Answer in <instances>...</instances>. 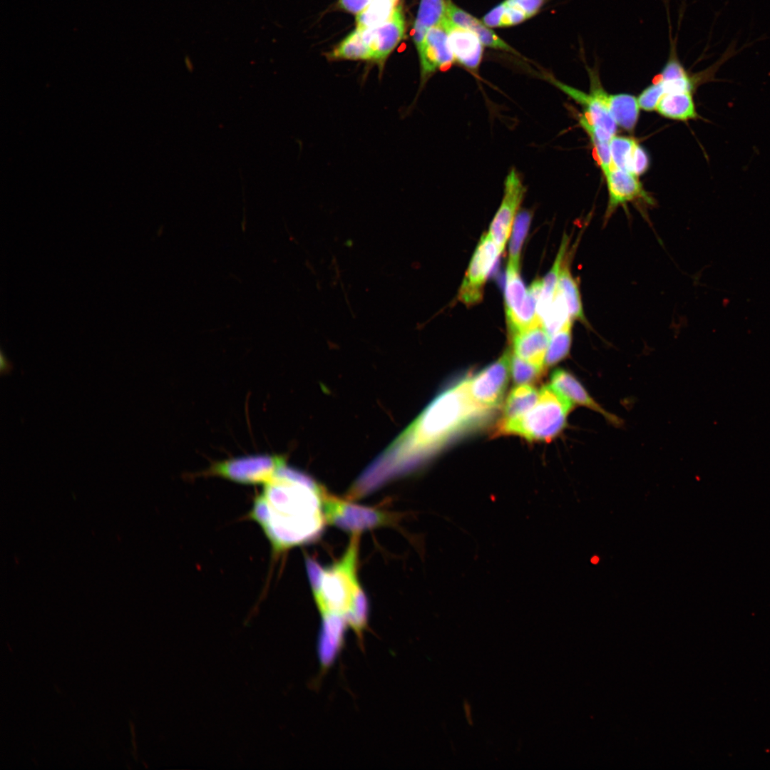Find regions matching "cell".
<instances>
[{"mask_svg": "<svg viewBox=\"0 0 770 770\" xmlns=\"http://www.w3.org/2000/svg\"><path fill=\"white\" fill-rule=\"evenodd\" d=\"M468 378L444 389L355 481L350 495L359 499L425 463L458 438L483 428L496 409L476 403Z\"/></svg>", "mask_w": 770, "mask_h": 770, "instance_id": "obj_1", "label": "cell"}, {"mask_svg": "<svg viewBox=\"0 0 770 770\" xmlns=\"http://www.w3.org/2000/svg\"><path fill=\"white\" fill-rule=\"evenodd\" d=\"M256 498L250 516L262 527L275 553L317 540L327 523V492L302 471L282 466Z\"/></svg>", "mask_w": 770, "mask_h": 770, "instance_id": "obj_2", "label": "cell"}, {"mask_svg": "<svg viewBox=\"0 0 770 770\" xmlns=\"http://www.w3.org/2000/svg\"><path fill=\"white\" fill-rule=\"evenodd\" d=\"M359 534H352L341 558L323 568L307 557L306 567L322 620L339 619L361 633L368 617V600L357 575Z\"/></svg>", "mask_w": 770, "mask_h": 770, "instance_id": "obj_3", "label": "cell"}, {"mask_svg": "<svg viewBox=\"0 0 770 770\" xmlns=\"http://www.w3.org/2000/svg\"><path fill=\"white\" fill-rule=\"evenodd\" d=\"M574 405L550 384L539 391L534 406L523 416L500 421L497 433L516 435L529 441H549L565 428Z\"/></svg>", "mask_w": 770, "mask_h": 770, "instance_id": "obj_4", "label": "cell"}, {"mask_svg": "<svg viewBox=\"0 0 770 770\" xmlns=\"http://www.w3.org/2000/svg\"><path fill=\"white\" fill-rule=\"evenodd\" d=\"M324 512L327 523L351 534L386 525L393 516L382 510L361 505L326 493Z\"/></svg>", "mask_w": 770, "mask_h": 770, "instance_id": "obj_5", "label": "cell"}, {"mask_svg": "<svg viewBox=\"0 0 770 770\" xmlns=\"http://www.w3.org/2000/svg\"><path fill=\"white\" fill-rule=\"evenodd\" d=\"M284 464L281 455L247 456L213 463L205 473L243 484H265Z\"/></svg>", "mask_w": 770, "mask_h": 770, "instance_id": "obj_6", "label": "cell"}, {"mask_svg": "<svg viewBox=\"0 0 770 770\" xmlns=\"http://www.w3.org/2000/svg\"><path fill=\"white\" fill-rule=\"evenodd\" d=\"M510 353L505 352L498 360L468 378V391L478 404L496 409L506 391L510 373Z\"/></svg>", "mask_w": 770, "mask_h": 770, "instance_id": "obj_7", "label": "cell"}, {"mask_svg": "<svg viewBox=\"0 0 770 770\" xmlns=\"http://www.w3.org/2000/svg\"><path fill=\"white\" fill-rule=\"evenodd\" d=\"M500 252L488 234L483 235L470 262L458 292L459 299L467 305L481 301L485 282Z\"/></svg>", "mask_w": 770, "mask_h": 770, "instance_id": "obj_8", "label": "cell"}, {"mask_svg": "<svg viewBox=\"0 0 770 770\" xmlns=\"http://www.w3.org/2000/svg\"><path fill=\"white\" fill-rule=\"evenodd\" d=\"M608 201L604 215L606 224L620 207L635 202L654 205V200L644 188L638 176L625 170L612 168L605 175Z\"/></svg>", "mask_w": 770, "mask_h": 770, "instance_id": "obj_9", "label": "cell"}, {"mask_svg": "<svg viewBox=\"0 0 770 770\" xmlns=\"http://www.w3.org/2000/svg\"><path fill=\"white\" fill-rule=\"evenodd\" d=\"M525 191L519 175L515 169H512L505 178L502 202L488 232L500 254L505 246Z\"/></svg>", "mask_w": 770, "mask_h": 770, "instance_id": "obj_10", "label": "cell"}, {"mask_svg": "<svg viewBox=\"0 0 770 770\" xmlns=\"http://www.w3.org/2000/svg\"><path fill=\"white\" fill-rule=\"evenodd\" d=\"M420 62V89L436 71L448 68L455 61L449 46L448 34L442 22L426 33L421 48L417 51Z\"/></svg>", "mask_w": 770, "mask_h": 770, "instance_id": "obj_11", "label": "cell"}, {"mask_svg": "<svg viewBox=\"0 0 770 770\" xmlns=\"http://www.w3.org/2000/svg\"><path fill=\"white\" fill-rule=\"evenodd\" d=\"M405 30L404 17L400 6H397L392 16L385 22L361 30L371 51L372 61L379 65L380 69L383 68L387 57L404 38Z\"/></svg>", "mask_w": 770, "mask_h": 770, "instance_id": "obj_12", "label": "cell"}, {"mask_svg": "<svg viewBox=\"0 0 770 770\" xmlns=\"http://www.w3.org/2000/svg\"><path fill=\"white\" fill-rule=\"evenodd\" d=\"M591 86L603 101L617 126L632 131L639 119L640 106L637 98L629 93L610 94L601 86L598 73L587 67Z\"/></svg>", "mask_w": 770, "mask_h": 770, "instance_id": "obj_13", "label": "cell"}, {"mask_svg": "<svg viewBox=\"0 0 770 770\" xmlns=\"http://www.w3.org/2000/svg\"><path fill=\"white\" fill-rule=\"evenodd\" d=\"M546 78L553 86L579 103L583 109L582 114L592 125L606 130L612 135H615L617 125L607 107L592 88L590 87V92L587 93L570 86L553 76H547Z\"/></svg>", "mask_w": 770, "mask_h": 770, "instance_id": "obj_14", "label": "cell"}, {"mask_svg": "<svg viewBox=\"0 0 770 770\" xmlns=\"http://www.w3.org/2000/svg\"><path fill=\"white\" fill-rule=\"evenodd\" d=\"M442 24L446 30L449 46L455 61L470 70L478 69L483 58L484 46L478 37L471 30L455 24L447 16Z\"/></svg>", "mask_w": 770, "mask_h": 770, "instance_id": "obj_15", "label": "cell"}, {"mask_svg": "<svg viewBox=\"0 0 770 770\" xmlns=\"http://www.w3.org/2000/svg\"><path fill=\"white\" fill-rule=\"evenodd\" d=\"M550 385L566 397L573 405L588 408L602 415L615 426H620L622 420L604 409L587 392L578 379L569 371L555 369L550 376Z\"/></svg>", "mask_w": 770, "mask_h": 770, "instance_id": "obj_16", "label": "cell"}, {"mask_svg": "<svg viewBox=\"0 0 770 770\" xmlns=\"http://www.w3.org/2000/svg\"><path fill=\"white\" fill-rule=\"evenodd\" d=\"M511 336L513 354L545 369V359L550 337L543 324L520 331Z\"/></svg>", "mask_w": 770, "mask_h": 770, "instance_id": "obj_17", "label": "cell"}, {"mask_svg": "<svg viewBox=\"0 0 770 770\" xmlns=\"http://www.w3.org/2000/svg\"><path fill=\"white\" fill-rule=\"evenodd\" d=\"M446 15L455 24L473 31L484 46L518 55L513 47L500 38L483 21L458 7L451 0H447Z\"/></svg>", "mask_w": 770, "mask_h": 770, "instance_id": "obj_18", "label": "cell"}, {"mask_svg": "<svg viewBox=\"0 0 770 770\" xmlns=\"http://www.w3.org/2000/svg\"><path fill=\"white\" fill-rule=\"evenodd\" d=\"M447 0H420L413 26V39L419 51L428 31L440 24L447 16Z\"/></svg>", "mask_w": 770, "mask_h": 770, "instance_id": "obj_19", "label": "cell"}, {"mask_svg": "<svg viewBox=\"0 0 770 770\" xmlns=\"http://www.w3.org/2000/svg\"><path fill=\"white\" fill-rule=\"evenodd\" d=\"M656 111L662 116L675 120L687 121L699 118L693 93L689 91L666 93L658 103Z\"/></svg>", "mask_w": 770, "mask_h": 770, "instance_id": "obj_20", "label": "cell"}, {"mask_svg": "<svg viewBox=\"0 0 770 770\" xmlns=\"http://www.w3.org/2000/svg\"><path fill=\"white\" fill-rule=\"evenodd\" d=\"M569 259L570 256L565 255L560 269L558 287L565 299L570 317L573 321L578 320L585 326L590 327L585 315L579 284L571 273Z\"/></svg>", "mask_w": 770, "mask_h": 770, "instance_id": "obj_21", "label": "cell"}, {"mask_svg": "<svg viewBox=\"0 0 770 770\" xmlns=\"http://www.w3.org/2000/svg\"><path fill=\"white\" fill-rule=\"evenodd\" d=\"M542 287V280H535L528 289L519 311L507 321L509 332L512 334L542 324L538 314L537 307Z\"/></svg>", "mask_w": 770, "mask_h": 770, "instance_id": "obj_22", "label": "cell"}, {"mask_svg": "<svg viewBox=\"0 0 770 770\" xmlns=\"http://www.w3.org/2000/svg\"><path fill=\"white\" fill-rule=\"evenodd\" d=\"M539 391L530 384H520L508 394L500 421L517 419L528 413L536 404Z\"/></svg>", "mask_w": 770, "mask_h": 770, "instance_id": "obj_23", "label": "cell"}, {"mask_svg": "<svg viewBox=\"0 0 770 770\" xmlns=\"http://www.w3.org/2000/svg\"><path fill=\"white\" fill-rule=\"evenodd\" d=\"M568 242L569 240L567 235H565L552 268L542 279V287L537 307L538 314L541 322L558 291L560 269L568 250Z\"/></svg>", "mask_w": 770, "mask_h": 770, "instance_id": "obj_24", "label": "cell"}, {"mask_svg": "<svg viewBox=\"0 0 770 770\" xmlns=\"http://www.w3.org/2000/svg\"><path fill=\"white\" fill-rule=\"evenodd\" d=\"M327 57L330 61H372L371 51L359 29L348 34Z\"/></svg>", "mask_w": 770, "mask_h": 770, "instance_id": "obj_25", "label": "cell"}, {"mask_svg": "<svg viewBox=\"0 0 770 770\" xmlns=\"http://www.w3.org/2000/svg\"><path fill=\"white\" fill-rule=\"evenodd\" d=\"M398 1L371 0L368 6L356 16V29H371L389 19L398 6Z\"/></svg>", "mask_w": 770, "mask_h": 770, "instance_id": "obj_26", "label": "cell"}, {"mask_svg": "<svg viewBox=\"0 0 770 770\" xmlns=\"http://www.w3.org/2000/svg\"><path fill=\"white\" fill-rule=\"evenodd\" d=\"M578 120L580 125L590 138L598 165L605 176L613 168L609 148L610 140L604 133L592 125L582 114L578 115Z\"/></svg>", "mask_w": 770, "mask_h": 770, "instance_id": "obj_27", "label": "cell"}, {"mask_svg": "<svg viewBox=\"0 0 770 770\" xmlns=\"http://www.w3.org/2000/svg\"><path fill=\"white\" fill-rule=\"evenodd\" d=\"M519 268L508 265L505 288V302L507 321L520 309L526 291L518 273Z\"/></svg>", "mask_w": 770, "mask_h": 770, "instance_id": "obj_28", "label": "cell"}, {"mask_svg": "<svg viewBox=\"0 0 770 770\" xmlns=\"http://www.w3.org/2000/svg\"><path fill=\"white\" fill-rule=\"evenodd\" d=\"M573 320L569 319L550 337L545 359V368L554 366L565 359L570 354L572 344Z\"/></svg>", "mask_w": 770, "mask_h": 770, "instance_id": "obj_29", "label": "cell"}, {"mask_svg": "<svg viewBox=\"0 0 770 770\" xmlns=\"http://www.w3.org/2000/svg\"><path fill=\"white\" fill-rule=\"evenodd\" d=\"M528 19L524 12L504 0L486 13L482 21L490 28H499L515 26Z\"/></svg>", "mask_w": 770, "mask_h": 770, "instance_id": "obj_30", "label": "cell"}, {"mask_svg": "<svg viewBox=\"0 0 770 770\" xmlns=\"http://www.w3.org/2000/svg\"><path fill=\"white\" fill-rule=\"evenodd\" d=\"M531 217L530 212L525 210L518 212L515 216L509 244L508 265L519 268L521 248L530 224Z\"/></svg>", "mask_w": 770, "mask_h": 770, "instance_id": "obj_31", "label": "cell"}, {"mask_svg": "<svg viewBox=\"0 0 770 770\" xmlns=\"http://www.w3.org/2000/svg\"><path fill=\"white\" fill-rule=\"evenodd\" d=\"M637 142L632 138L614 135L609 142L614 168L626 170L627 163Z\"/></svg>", "mask_w": 770, "mask_h": 770, "instance_id": "obj_32", "label": "cell"}, {"mask_svg": "<svg viewBox=\"0 0 770 770\" xmlns=\"http://www.w3.org/2000/svg\"><path fill=\"white\" fill-rule=\"evenodd\" d=\"M544 368L532 364L515 356H510V373L515 384H530L538 379Z\"/></svg>", "mask_w": 770, "mask_h": 770, "instance_id": "obj_33", "label": "cell"}, {"mask_svg": "<svg viewBox=\"0 0 770 770\" xmlns=\"http://www.w3.org/2000/svg\"><path fill=\"white\" fill-rule=\"evenodd\" d=\"M664 94L665 91L660 82L655 81L640 93L637 98L640 108L646 111L656 110L658 103Z\"/></svg>", "mask_w": 770, "mask_h": 770, "instance_id": "obj_34", "label": "cell"}, {"mask_svg": "<svg viewBox=\"0 0 770 770\" xmlns=\"http://www.w3.org/2000/svg\"><path fill=\"white\" fill-rule=\"evenodd\" d=\"M650 167V158L645 149L638 143L634 148L628 160L626 170L640 176L644 174Z\"/></svg>", "mask_w": 770, "mask_h": 770, "instance_id": "obj_35", "label": "cell"}, {"mask_svg": "<svg viewBox=\"0 0 770 770\" xmlns=\"http://www.w3.org/2000/svg\"><path fill=\"white\" fill-rule=\"evenodd\" d=\"M520 11L530 19L535 16L543 7L547 0H505Z\"/></svg>", "mask_w": 770, "mask_h": 770, "instance_id": "obj_36", "label": "cell"}, {"mask_svg": "<svg viewBox=\"0 0 770 770\" xmlns=\"http://www.w3.org/2000/svg\"><path fill=\"white\" fill-rule=\"evenodd\" d=\"M371 0H339V6L344 11L356 14H361Z\"/></svg>", "mask_w": 770, "mask_h": 770, "instance_id": "obj_37", "label": "cell"}, {"mask_svg": "<svg viewBox=\"0 0 770 770\" xmlns=\"http://www.w3.org/2000/svg\"><path fill=\"white\" fill-rule=\"evenodd\" d=\"M13 370L12 362L1 351L0 354V371L1 375L9 374Z\"/></svg>", "mask_w": 770, "mask_h": 770, "instance_id": "obj_38", "label": "cell"}]
</instances>
